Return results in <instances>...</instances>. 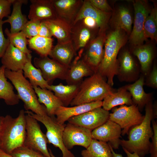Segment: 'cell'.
Segmentation results:
<instances>
[{
    "mask_svg": "<svg viewBox=\"0 0 157 157\" xmlns=\"http://www.w3.org/2000/svg\"><path fill=\"white\" fill-rule=\"evenodd\" d=\"M145 106V113L142 122L130 130L128 140H121L120 141L122 148L130 153H136L140 157H144L149 152L150 139L153 134L151 122L156 115L151 101Z\"/></svg>",
    "mask_w": 157,
    "mask_h": 157,
    "instance_id": "obj_1",
    "label": "cell"
},
{
    "mask_svg": "<svg viewBox=\"0 0 157 157\" xmlns=\"http://www.w3.org/2000/svg\"><path fill=\"white\" fill-rule=\"evenodd\" d=\"M124 31L115 28L106 36L103 58L97 69V72L107 78V83L111 86L114 84L113 78L117 74L119 52L127 40Z\"/></svg>",
    "mask_w": 157,
    "mask_h": 157,
    "instance_id": "obj_2",
    "label": "cell"
},
{
    "mask_svg": "<svg viewBox=\"0 0 157 157\" xmlns=\"http://www.w3.org/2000/svg\"><path fill=\"white\" fill-rule=\"evenodd\" d=\"M25 111L21 110L16 118L9 115L3 117L0 127V149L10 154L24 145L26 135Z\"/></svg>",
    "mask_w": 157,
    "mask_h": 157,
    "instance_id": "obj_3",
    "label": "cell"
},
{
    "mask_svg": "<svg viewBox=\"0 0 157 157\" xmlns=\"http://www.w3.org/2000/svg\"><path fill=\"white\" fill-rule=\"evenodd\" d=\"M113 90L98 72L85 78L80 83L78 91L70 103L73 106L98 101H102Z\"/></svg>",
    "mask_w": 157,
    "mask_h": 157,
    "instance_id": "obj_4",
    "label": "cell"
},
{
    "mask_svg": "<svg viewBox=\"0 0 157 157\" xmlns=\"http://www.w3.org/2000/svg\"><path fill=\"white\" fill-rule=\"evenodd\" d=\"M5 74L17 91L18 97L23 102L26 111L30 110L41 116L47 115L46 107L39 102L33 87L24 77L22 70L13 72L5 69Z\"/></svg>",
    "mask_w": 157,
    "mask_h": 157,
    "instance_id": "obj_5",
    "label": "cell"
},
{
    "mask_svg": "<svg viewBox=\"0 0 157 157\" xmlns=\"http://www.w3.org/2000/svg\"><path fill=\"white\" fill-rule=\"evenodd\" d=\"M25 113L44 125L47 129L45 135L48 143L59 148L62 152V157H75L74 155L66 148L63 142V134L65 125L58 123L54 116L39 115L30 110L26 111Z\"/></svg>",
    "mask_w": 157,
    "mask_h": 157,
    "instance_id": "obj_6",
    "label": "cell"
},
{
    "mask_svg": "<svg viewBox=\"0 0 157 157\" xmlns=\"http://www.w3.org/2000/svg\"><path fill=\"white\" fill-rule=\"evenodd\" d=\"M144 116L140 113L138 107L133 104L130 106L122 105L113 109L110 113L109 119L118 124L121 127L122 134H128L132 127L140 124Z\"/></svg>",
    "mask_w": 157,
    "mask_h": 157,
    "instance_id": "obj_7",
    "label": "cell"
},
{
    "mask_svg": "<svg viewBox=\"0 0 157 157\" xmlns=\"http://www.w3.org/2000/svg\"><path fill=\"white\" fill-rule=\"evenodd\" d=\"M26 135L24 145L51 157L47 147L48 141L38 121L28 114L26 115Z\"/></svg>",
    "mask_w": 157,
    "mask_h": 157,
    "instance_id": "obj_8",
    "label": "cell"
},
{
    "mask_svg": "<svg viewBox=\"0 0 157 157\" xmlns=\"http://www.w3.org/2000/svg\"><path fill=\"white\" fill-rule=\"evenodd\" d=\"M134 19L133 27L130 34V41L135 47L142 45L146 40L144 27L145 21L151 10L147 3L142 0H135L133 2Z\"/></svg>",
    "mask_w": 157,
    "mask_h": 157,
    "instance_id": "obj_9",
    "label": "cell"
},
{
    "mask_svg": "<svg viewBox=\"0 0 157 157\" xmlns=\"http://www.w3.org/2000/svg\"><path fill=\"white\" fill-rule=\"evenodd\" d=\"M92 131L84 127L68 123L65 125L63 132L64 144L69 150L76 145L86 149L92 139Z\"/></svg>",
    "mask_w": 157,
    "mask_h": 157,
    "instance_id": "obj_10",
    "label": "cell"
},
{
    "mask_svg": "<svg viewBox=\"0 0 157 157\" xmlns=\"http://www.w3.org/2000/svg\"><path fill=\"white\" fill-rule=\"evenodd\" d=\"M35 66L40 69L44 78L49 85L55 79L65 80L69 67L65 66L47 56L34 58Z\"/></svg>",
    "mask_w": 157,
    "mask_h": 157,
    "instance_id": "obj_11",
    "label": "cell"
},
{
    "mask_svg": "<svg viewBox=\"0 0 157 157\" xmlns=\"http://www.w3.org/2000/svg\"><path fill=\"white\" fill-rule=\"evenodd\" d=\"M110 113L101 107H98L69 118L68 123L92 130L106 122Z\"/></svg>",
    "mask_w": 157,
    "mask_h": 157,
    "instance_id": "obj_12",
    "label": "cell"
},
{
    "mask_svg": "<svg viewBox=\"0 0 157 157\" xmlns=\"http://www.w3.org/2000/svg\"><path fill=\"white\" fill-rule=\"evenodd\" d=\"M121 134L120 126L109 119L92 131V139L108 142V144L115 149H118L120 145Z\"/></svg>",
    "mask_w": 157,
    "mask_h": 157,
    "instance_id": "obj_13",
    "label": "cell"
},
{
    "mask_svg": "<svg viewBox=\"0 0 157 157\" xmlns=\"http://www.w3.org/2000/svg\"><path fill=\"white\" fill-rule=\"evenodd\" d=\"M117 61L116 75L120 81L132 82L138 79L141 71L129 51L122 52Z\"/></svg>",
    "mask_w": 157,
    "mask_h": 157,
    "instance_id": "obj_14",
    "label": "cell"
},
{
    "mask_svg": "<svg viewBox=\"0 0 157 157\" xmlns=\"http://www.w3.org/2000/svg\"><path fill=\"white\" fill-rule=\"evenodd\" d=\"M111 14V13H106L97 9L89 1H85L74 19V24L85 17H91L96 22L100 28V33L104 32Z\"/></svg>",
    "mask_w": 157,
    "mask_h": 157,
    "instance_id": "obj_15",
    "label": "cell"
},
{
    "mask_svg": "<svg viewBox=\"0 0 157 157\" xmlns=\"http://www.w3.org/2000/svg\"><path fill=\"white\" fill-rule=\"evenodd\" d=\"M28 17L40 21L58 17L52 0H31Z\"/></svg>",
    "mask_w": 157,
    "mask_h": 157,
    "instance_id": "obj_16",
    "label": "cell"
},
{
    "mask_svg": "<svg viewBox=\"0 0 157 157\" xmlns=\"http://www.w3.org/2000/svg\"><path fill=\"white\" fill-rule=\"evenodd\" d=\"M102 101H98L91 102L72 106L71 107L60 106L55 113L57 121L61 124L71 117L81 114L94 108L101 107Z\"/></svg>",
    "mask_w": 157,
    "mask_h": 157,
    "instance_id": "obj_17",
    "label": "cell"
},
{
    "mask_svg": "<svg viewBox=\"0 0 157 157\" xmlns=\"http://www.w3.org/2000/svg\"><path fill=\"white\" fill-rule=\"evenodd\" d=\"M106 38L105 32L100 33L99 35L91 41L83 59L95 72H97L103 58V47Z\"/></svg>",
    "mask_w": 157,
    "mask_h": 157,
    "instance_id": "obj_18",
    "label": "cell"
},
{
    "mask_svg": "<svg viewBox=\"0 0 157 157\" xmlns=\"http://www.w3.org/2000/svg\"><path fill=\"white\" fill-rule=\"evenodd\" d=\"M28 55L23 52L10 43L1 58L2 65L13 72L22 70L26 63Z\"/></svg>",
    "mask_w": 157,
    "mask_h": 157,
    "instance_id": "obj_19",
    "label": "cell"
},
{
    "mask_svg": "<svg viewBox=\"0 0 157 157\" xmlns=\"http://www.w3.org/2000/svg\"><path fill=\"white\" fill-rule=\"evenodd\" d=\"M95 73L83 59L78 58L69 67L65 80L67 85L79 84L84 77L90 76Z\"/></svg>",
    "mask_w": 157,
    "mask_h": 157,
    "instance_id": "obj_20",
    "label": "cell"
},
{
    "mask_svg": "<svg viewBox=\"0 0 157 157\" xmlns=\"http://www.w3.org/2000/svg\"><path fill=\"white\" fill-rule=\"evenodd\" d=\"M43 21L52 34L58 40V43H65L71 41V28L69 22L58 17Z\"/></svg>",
    "mask_w": 157,
    "mask_h": 157,
    "instance_id": "obj_21",
    "label": "cell"
},
{
    "mask_svg": "<svg viewBox=\"0 0 157 157\" xmlns=\"http://www.w3.org/2000/svg\"><path fill=\"white\" fill-rule=\"evenodd\" d=\"M144 81V76L141 74L134 83L124 86L130 94L133 104L136 105L139 109L151 101L152 97L151 93H147L144 91L143 88Z\"/></svg>",
    "mask_w": 157,
    "mask_h": 157,
    "instance_id": "obj_22",
    "label": "cell"
},
{
    "mask_svg": "<svg viewBox=\"0 0 157 157\" xmlns=\"http://www.w3.org/2000/svg\"><path fill=\"white\" fill-rule=\"evenodd\" d=\"M26 0H12L13 9L10 15L6 19L3 20L4 24L9 23L10 25V30L11 33H15L22 31L24 26L28 21L26 16L22 14V7L23 4H26Z\"/></svg>",
    "mask_w": 157,
    "mask_h": 157,
    "instance_id": "obj_23",
    "label": "cell"
},
{
    "mask_svg": "<svg viewBox=\"0 0 157 157\" xmlns=\"http://www.w3.org/2000/svg\"><path fill=\"white\" fill-rule=\"evenodd\" d=\"M75 50L72 41L58 43L51 51L49 56L61 64L69 67L74 56Z\"/></svg>",
    "mask_w": 157,
    "mask_h": 157,
    "instance_id": "obj_24",
    "label": "cell"
},
{
    "mask_svg": "<svg viewBox=\"0 0 157 157\" xmlns=\"http://www.w3.org/2000/svg\"><path fill=\"white\" fill-rule=\"evenodd\" d=\"M33 87L38 97L39 102L43 104L46 107L48 115L55 116V112L57 108L60 106H64L61 101L51 91L39 87Z\"/></svg>",
    "mask_w": 157,
    "mask_h": 157,
    "instance_id": "obj_25",
    "label": "cell"
},
{
    "mask_svg": "<svg viewBox=\"0 0 157 157\" xmlns=\"http://www.w3.org/2000/svg\"><path fill=\"white\" fill-rule=\"evenodd\" d=\"M103 100L102 107L108 111L118 105L133 104L130 94L124 86L119 88L116 92L108 95Z\"/></svg>",
    "mask_w": 157,
    "mask_h": 157,
    "instance_id": "obj_26",
    "label": "cell"
},
{
    "mask_svg": "<svg viewBox=\"0 0 157 157\" xmlns=\"http://www.w3.org/2000/svg\"><path fill=\"white\" fill-rule=\"evenodd\" d=\"M133 53L139 61L142 74L146 76L151 70L154 58L153 47L149 44L138 45L135 47Z\"/></svg>",
    "mask_w": 157,
    "mask_h": 157,
    "instance_id": "obj_27",
    "label": "cell"
},
{
    "mask_svg": "<svg viewBox=\"0 0 157 157\" xmlns=\"http://www.w3.org/2000/svg\"><path fill=\"white\" fill-rule=\"evenodd\" d=\"M80 84L65 85L60 83L56 85H49L47 89L53 92L64 106L67 107L76 95Z\"/></svg>",
    "mask_w": 157,
    "mask_h": 157,
    "instance_id": "obj_28",
    "label": "cell"
},
{
    "mask_svg": "<svg viewBox=\"0 0 157 157\" xmlns=\"http://www.w3.org/2000/svg\"><path fill=\"white\" fill-rule=\"evenodd\" d=\"M32 58L31 54H29L28 60L22 70L24 76L26 78H28L33 87L37 86L47 89L49 85L44 78L41 70L33 65L31 62Z\"/></svg>",
    "mask_w": 157,
    "mask_h": 157,
    "instance_id": "obj_29",
    "label": "cell"
},
{
    "mask_svg": "<svg viewBox=\"0 0 157 157\" xmlns=\"http://www.w3.org/2000/svg\"><path fill=\"white\" fill-rule=\"evenodd\" d=\"M5 69L3 66L0 67V99L4 100L7 105H15L19 104V99L15 93L13 85L7 80Z\"/></svg>",
    "mask_w": 157,
    "mask_h": 157,
    "instance_id": "obj_30",
    "label": "cell"
},
{
    "mask_svg": "<svg viewBox=\"0 0 157 157\" xmlns=\"http://www.w3.org/2000/svg\"><path fill=\"white\" fill-rule=\"evenodd\" d=\"M58 17L67 21L74 16L78 7L79 1L76 0H52Z\"/></svg>",
    "mask_w": 157,
    "mask_h": 157,
    "instance_id": "obj_31",
    "label": "cell"
},
{
    "mask_svg": "<svg viewBox=\"0 0 157 157\" xmlns=\"http://www.w3.org/2000/svg\"><path fill=\"white\" fill-rule=\"evenodd\" d=\"M82 157H113L109 144L92 139L90 145L81 153Z\"/></svg>",
    "mask_w": 157,
    "mask_h": 157,
    "instance_id": "obj_32",
    "label": "cell"
},
{
    "mask_svg": "<svg viewBox=\"0 0 157 157\" xmlns=\"http://www.w3.org/2000/svg\"><path fill=\"white\" fill-rule=\"evenodd\" d=\"M30 48L35 51L41 56H47L52 49L53 40L39 35L28 40Z\"/></svg>",
    "mask_w": 157,
    "mask_h": 157,
    "instance_id": "obj_33",
    "label": "cell"
},
{
    "mask_svg": "<svg viewBox=\"0 0 157 157\" xmlns=\"http://www.w3.org/2000/svg\"><path fill=\"white\" fill-rule=\"evenodd\" d=\"M132 22L129 10L125 7H119L114 19L115 28H120L129 34L131 32Z\"/></svg>",
    "mask_w": 157,
    "mask_h": 157,
    "instance_id": "obj_34",
    "label": "cell"
},
{
    "mask_svg": "<svg viewBox=\"0 0 157 157\" xmlns=\"http://www.w3.org/2000/svg\"><path fill=\"white\" fill-rule=\"evenodd\" d=\"M144 33L146 39L149 38L152 40H157V10L156 6L152 9L145 21Z\"/></svg>",
    "mask_w": 157,
    "mask_h": 157,
    "instance_id": "obj_35",
    "label": "cell"
},
{
    "mask_svg": "<svg viewBox=\"0 0 157 157\" xmlns=\"http://www.w3.org/2000/svg\"><path fill=\"white\" fill-rule=\"evenodd\" d=\"M4 32L9 39L10 43L14 47L24 53L28 55L32 51L27 47L28 40L22 31L15 33H11L7 28Z\"/></svg>",
    "mask_w": 157,
    "mask_h": 157,
    "instance_id": "obj_36",
    "label": "cell"
},
{
    "mask_svg": "<svg viewBox=\"0 0 157 157\" xmlns=\"http://www.w3.org/2000/svg\"><path fill=\"white\" fill-rule=\"evenodd\" d=\"M90 29L83 24L76 31L73 36L75 50L85 47L90 40L91 35Z\"/></svg>",
    "mask_w": 157,
    "mask_h": 157,
    "instance_id": "obj_37",
    "label": "cell"
},
{
    "mask_svg": "<svg viewBox=\"0 0 157 157\" xmlns=\"http://www.w3.org/2000/svg\"><path fill=\"white\" fill-rule=\"evenodd\" d=\"M10 155L13 157H46L40 152L24 145L15 149Z\"/></svg>",
    "mask_w": 157,
    "mask_h": 157,
    "instance_id": "obj_38",
    "label": "cell"
},
{
    "mask_svg": "<svg viewBox=\"0 0 157 157\" xmlns=\"http://www.w3.org/2000/svg\"><path fill=\"white\" fill-rule=\"evenodd\" d=\"M40 22L39 20H30L25 24L21 31L29 39L38 36Z\"/></svg>",
    "mask_w": 157,
    "mask_h": 157,
    "instance_id": "obj_39",
    "label": "cell"
},
{
    "mask_svg": "<svg viewBox=\"0 0 157 157\" xmlns=\"http://www.w3.org/2000/svg\"><path fill=\"white\" fill-rule=\"evenodd\" d=\"M144 84L154 89L157 88V66L155 63L147 75Z\"/></svg>",
    "mask_w": 157,
    "mask_h": 157,
    "instance_id": "obj_40",
    "label": "cell"
},
{
    "mask_svg": "<svg viewBox=\"0 0 157 157\" xmlns=\"http://www.w3.org/2000/svg\"><path fill=\"white\" fill-rule=\"evenodd\" d=\"M152 122L153 134L149 152L151 154V157H157V124L153 119Z\"/></svg>",
    "mask_w": 157,
    "mask_h": 157,
    "instance_id": "obj_41",
    "label": "cell"
},
{
    "mask_svg": "<svg viewBox=\"0 0 157 157\" xmlns=\"http://www.w3.org/2000/svg\"><path fill=\"white\" fill-rule=\"evenodd\" d=\"M12 0H0V19L8 17L11 13Z\"/></svg>",
    "mask_w": 157,
    "mask_h": 157,
    "instance_id": "obj_42",
    "label": "cell"
},
{
    "mask_svg": "<svg viewBox=\"0 0 157 157\" xmlns=\"http://www.w3.org/2000/svg\"><path fill=\"white\" fill-rule=\"evenodd\" d=\"M4 24L3 21L0 19V58L3 55L10 43V41L6 38L3 34L2 26Z\"/></svg>",
    "mask_w": 157,
    "mask_h": 157,
    "instance_id": "obj_43",
    "label": "cell"
},
{
    "mask_svg": "<svg viewBox=\"0 0 157 157\" xmlns=\"http://www.w3.org/2000/svg\"><path fill=\"white\" fill-rule=\"evenodd\" d=\"M90 2L99 10L107 13H112L113 9L106 0H90Z\"/></svg>",
    "mask_w": 157,
    "mask_h": 157,
    "instance_id": "obj_44",
    "label": "cell"
},
{
    "mask_svg": "<svg viewBox=\"0 0 157 157\" xmlns=\"http://www.w3.org/2000/svg\"><path fill=\"white\" fill-rule=\"evenodd\" d=\"M38 35L47 38H51L52 36L51 31L43 21H41Z\"/></svg>",
    "mask_w": 157,
    "mask_h": 157,
    "instance_id": "obj_45",
    "label": "cell"
},
{
    "mask_svg": "<svg viewBox=\"0 0 157 157\" xmlns=\"http://www.w3.org/2000/svg\"><path fill=\"white\" fill-rule=\"evenodd\" d=\"M82 20H83V24L90 29L94 28L96 27H98L96 21L92 18L86 17Z\"/></svg>",
    "mask_w": 157,
    "mask_h": 157,
    "instance_id": "obj_46",
    "label": "cell"
},
{
    "mask_svg": "<svg viewBox=\"0 0 157 157\" xmlns=\"http://www.w3.org/2000/svg\"><path fill=\"white\" fill-rule=\"evenodd\" d=\"M123 150L126 154L127 157H140L138 155L135 153H130L128 152L125 149L122 148Z\"/></svg>",
    "mask_w": 157,
    "mask_h": 157,
    "instance_id": "obj_47",
    "label": "cell"
},
{
    "mask_svg": "<svg viewBox=\"0 0 157 157\" xmlns=\"http://www.w3.org/2000/svg\"><path fill=\"white\" fill-rule=\"evenodd\" d=\"M109 144L111 152L112 153L113 157H123L122 154L115 153L113 149L112 148V147L110 144Z\"/></svg>",
    "mask_w": 157,
    "mask_h": 157,
    "instance_id": "obj_48",
    "label": "cell"
},
{
    "mask_svg": "<svg viewBox=\"0 0 157 157\" xmlns=\"http://www.w3.org/2000/svg\"><path fill=\"white\" fill-rule=\"evenodd\" d=\"M0 157H13L10 154H7L0 149Z\"/></svg>",
    "mask_w": 157,
    "mask_h": 157,
    "instance_id": "obj_49",
    "label": "cell"
},
{
    "mask_svg": "<svg viewBox=\"0 0 157 157\" xmlns=\"http://www.w3.org/2000/svg\"><path fill=\"white\" fill-rule=\"evenodd\" d=\"M48 150H49V153L51 156V157H56L53 155L52 151H51V150L50 149H49Z\"/></svg>",
    "mask_w": 157,
    "mask_h": 157,
    "instance_id": "obj_50",
    "label": "cell"
},
{
    "mask_svg": "<svg viewBox=\"0 0 157 157\" xmlns=\"http://www.w3.org/2000/svg\"><path fill=\"white\" fill-rule=\"evenodd\" d=\"M3 117V116H0V127L1 124Z\"/></svg>",
    "mask_w": 157,
    "mask_h": 157,
    "instance_id": "obj_51",
    "label": "cell"
}]
</instances>
